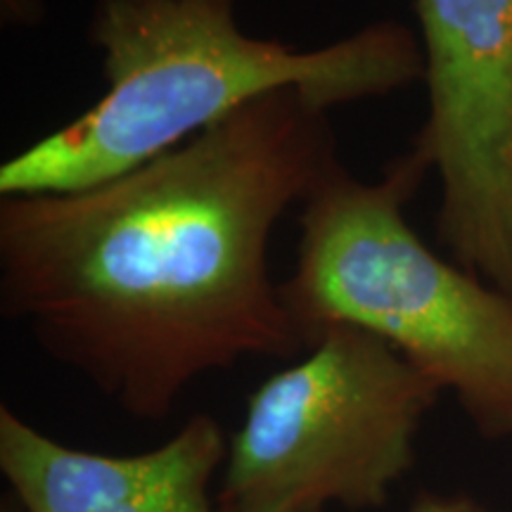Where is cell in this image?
I'll return each mask as SVG.
<instances>
[{
  "mask_svg": "<svg viewBox=\"0 0 512 512\" xmlns=\"http://www.w3.org/2000/svg\"><path fill=\"white\" fill-rule=\"evenodd\" d=\"M337 164L328 112L287 88L105 183L0 197V311L119 411L169 418L211 370L309 349L268 245Z\"/></svg>",
  "mask_w": 512,
  "mask_h": 512,
  "instance_id": "cell-1",
  "label": "cell"
},
{
  "mask_svg": "<svg viewBox=\"0 0 512 512\" xmlns=\"http://www.w3.org/2000/svg\"><path fill=\"white\" fill-rule=\"evenodd\" d=\"M430 171L418 147L377 181L339 162L302 204L280 294L309 347L330 325L366 330L451 389L482 437L512 439V299L411 228L403 209Z\"/></svg>",
  "mask_w": 512,
  "mask_h": 512,
  "instance_id": "cell-3",
  "label": "cell"
},
{
  "mask_svg": "<svg viewBox=\"0 0 512 512\" xmlns=\"http://www.w3.org/2000/svg\"><path fill=\"white\" fill-rule=\"evenodd\" d=\"M439 384L380 337L330 325L247 401L228 444L223 512L377 510L415 465Z\"/></svg>",
  "mask_w": 512,
  "mask_h": 512,
  "instance_id": "cell-4",
  "label": "cell"
},
{
  "mask_svg": "<svg viewBox=\"0 0 512 512\" xmlns=\"http://www.w3.org/2000/svg\"><path fill=\"white\" fill-rule=\"evenodd\" d=\"M46 17V0H0V19L8 27H38Z\"/></svg>",
  "mask_w": 512,
  "mask_h": 512,
  "instance_id": "cell-7",
  "label": "cell"
},
{
  "mask_svg": "<svg viewBox=\"0 0 512 512\" xmlns=\"http://www.w3.org/2000/svg\"><path fill=\"white\" fill-rule=\"evenodd\" d=\"M430 112L413 147L441 181L437 233L512 299V0H415Z\"/></svg>",
  "mask_w": 512,
  "mask_h": 512,
  "instance_id": "cell-5",
  "label": "cell"
},
{
  "mask_svg": "<svg viewBox=\"0 0 512 512\" xmlns=\"http://www.w3.org/2000/svg\"><path fill=\"white\" fill-rule=\"evenodd\" d=\"M3 512H27V510H24V508H22V505H19V501H17V498H15V496H12V505H10V508H8V505H5V508H3Z\"/></svg>",
  "mask_w": 512,
  "mask_h": 512,
  "instance_id": "cell-9",
  "label": "cell"
},
{
  "mask_svg": "<svg viewBox=\"0 0 512 512\" xmlns=\"http://www.w3.org/2000/svg\"><path fill=\"white\" fill-rule=\"evenodd\" d=\"M228 458L223 427L197 413L131 456L83 451L0 408V470L27 512H223L209 486Z\"/></svg>",
  "mask_w": 512,
  "mask_h": 512,
  "instance_id": "cell-6",
  "label": "cell"
},
{
  "mask_svg": "<svg viewBox=\"0 0 512 512\" xmlns=\"http://www.w3.org/2000/svg\"><path fill=\"white\" fill-rule=\"evenodd\" d=\"M88 41L105 95L0 166V197L105 183L275 91L330 112L425 81L422 46L399 22L302 50L245 34L235 0H98Z\"/></svg>",
  "mask_w": 512,
  "mask_h": 512,
  "instance_id": "cell-2",
  "label": "cell"
},
{
  "mask_svg": "<svg viewBox=\"0 0 512 512\" xmlns=\"http://www.w3.org/2000/svg\"><path fill=\"white\" fill-rule=\"evenodd\" d=\"M408 512H486L482 505L467 496L422 494L413 501Z\"/></svg>",
  "mask_w": 512,
  "mask_h": 512,
  "instance_id": "cell-8",
  "label": "cell"
}]
</instances>
